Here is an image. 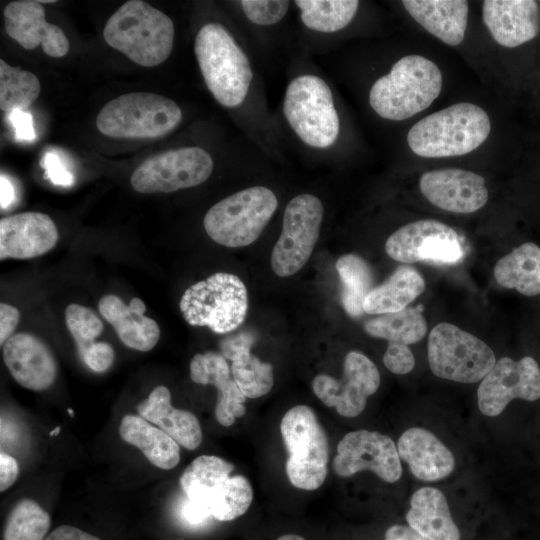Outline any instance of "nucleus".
Returning a JSON list of instances; mask_svg holds the SVG:
<instances>
[{
	"mask_svg": "<svg viewBox=\"0 0 540 540\" xmlns=\"http://www.w3.org/2000/svg\"><path fill=\"white\" fill-rule=\"evenodd\" d=\"M490 130V119L483 108L460 102L416 122L408 132L407 143L421 157L460 156L477 149Z\"/></svg>",
	"mask_w": 540,
	"mask_h": 540,
	"instance_id": "obj_1",
	"label": "nucleus"
},
{
	"mask_svg": "<svg viewBox=\"0 0 540 540\" xmlns=\"http://www.w3.org/2000/svg\"><path fill=\"white\" fill-rule=\"evenodd\" d=\"M441 89L439 67L426 57L411 54L395 62L387 75L374 82L369 103L380 117L401 121L428 108Z\"/></svg>",
	"mask_w": 540,
	"mask_h": 540,
	"instance_id": "obj_2",
	"label": "nucleus"
},
{
	"mask_svg": "<svg viewBox=\"0 0 540 540\" xmlns=\"http://www.w3.org/2000/svg\"><path fill=\"white\" fill-rule=\"evenodd\" d=\"M106 43L143 67H154L170 55L174 24L164 12L141 0L121 5L103 30Z\"/></svg>",
	"mask_w": 540,
	"mask_h": 540,
	"instance_id": "obj_3",
	"label": "nucleus"
},
{
	"mask_svg": "<svg viewBox=\"0 0 540 540\" xmlns=\"http://www.w3.org/2000/svg\"><path fill=\"white\" fill-rule=\"evenodd\" d=\"M194 50L206 86L217 102L228 108L240 105L253 73L233 36L222 25L207 23L196 35Z\"/></svg>",
	"mask_w": 540,
	"mask_h": 540,
	"instance_id": "obj_4",
	"label": "nucleus"
},
{
	"mask_svg": "<svg viewBox=\"0 0 540 540\" xmlns=\"http://www.w3.org/2000/svg\"><path fill=\"white\" fill-rule=\"evenodd\" d=\"M182 120L180 107L171 99L150 92H131L107 102L96 119L98 130L122 139L159 138Z\"/></svg>",
	"mask_w": 540,
	"mask_h": 540,
	"instance_id": "obj_5",
	"label": "nucleus"
},
{
	"mask_svg": "<svg viewBox=\"0 0 540 540\" xmlns=\"http://www.w3.org/2000/svg\"><path fill=\"white\" fill-rule=\"evenodd\" d=\"M277 206V197L269 188L254 186L243 189L207 211L204 229L220 245L244 247L258 239Z\"/></svg>",
	"mask_w": 540,
	"mask_h": 540,
	"instance_id": "obj_6",
	"label": "nucleus"
},
{
	"mask_svg": "<svg viewBox=\"0 0 540 540\" xmlns=\"http://www.w3.org/2000/svg\"><path fill=\"white\" fill-rule=\"evenodd\" d=\"M280 431L289 452L286 474L302 490H316L325 481L329 445L325 430L306 405L290 408L282 417Z\"/></svg>",
	"mask_w": 540,
	"mask_h": 540,
	"instance_id": "obj_7",
	"label": "nucleus"
},
{
	"mask_svg": "<svg viewBox=\"0 0 540 540\" xmlns=\"http://www.w3.org/2000/svg\"><path fill=\"white\" fill-rule=\"evenodd\" d=\"M179 306L188 324L206 326L218 334L228 333L246 317L247 289L238 276L219 272L190 286Z\"/></svg>",
	"mask_w": 540,
	"mask_h": 540,
	"instance_id": "obj_8",
	"label": "nucleus"
},
{
	"mask_svg": "<svg viewBox=\"0 0 540 540\" xmlns=\"http://www.w3.org/2000/svg\"><path fill=\"white\" fill-rule=\"evenodd\" d=\"M283 112L298 137L314 148L333 145L339 134V117L332 92L326 82L315 75H302L288 85Z\"/></svg>",
	"mask_w": 540,
	"mask_h": 540,
	"instance_id": "obj_9",
	"label": "nucleus"
},
{
	"mask_svg": "<svg viewBox=\"0 0 540 540\" xmlns=\"http://www.w3.org/2000/svg\"><path fill=\"white\" fill-rule=\"evenodd\" d=\"M427 350L433 374L459 383L482 380L496 363L484 341L451 323H439L431 330Z\"/></svg>",
	"mask_w": 540,
	"mask_h": 540,
	"instance_id": "obj_10",
	"label": "nucleus"
},
{
	"mask_svg": "<svg viewBox=\"0 0 540 540\" xmlns=\"http://www.w3.org/2000/svg\"><path fill=\"white\" fill-rule=\"evenodd\" d=\"M323 212L320 199L312 194H301L289 201L270 259L276 275H294L306 264L319 238Z\"/></svg>",
	"mask_w": 540,
	"mask_h": 540,
	"instance_id": "obj_11",
	"label": "nucleus"
},
{
	"mask_svg": "<svg viewBox=\"0 0 540 540\" xmlns=\"http://www.w3.org/2000/svg\"><path fill=\"white\" fill-rule=\"evenodd\" d=\"M213 171V160L200 147L171 149L142 162L131 176L139 193H169L197 186Z\"/></svg>",
	"mask_w": 540,
	"mask_h": 540,
	"instance_id": "obj_12",
	"label": "nucleus"
},
{
	"mask_svg": "<svg viewBox=\"0 0 540 540\" xmlns=\"http://www.w3.org/2000/svg\"><path fill=\"white\" fill-rule=\"evenodd\" d=\"M385 250L389 257L402 263L453 264L463 257L457 232L433 219L402 226L388 237Z\"/></svg>",
	"mask_w": 540,
	"mask_h": 540,
	"instance_id": "obj_13",
	"label": "nucleus"
},
{
	"mask_svg": "<svg viewBox=\"0 0 540 540\" xmlns=\"http://www.w3.org/2000/svg\"><path fill=\"white\" fill-rule=\"evenodd\" d=\"M379 385L380 374L375 364L362 353L350 351L344 360L342 378L319 374L313 379L312 389L327 407H334L339 415L351 418L363 412L367 398Z\"/></svg>",
	"mask_w": 540,
	"mask_h": 540,
	"instance_id": "obj_14",
	"label": "nucleus"
},
{
	"mask_svg": "<svg viewBox=\"0 0 540 540\" xmlns=\"http://www.w3.org/2000/svg\"><path fill=\"white\" fill-rule=\"evenodd\" d=\"M540 398V368L536 360L525 356L518 361L502 357L481 380L477 390L479 410L495 417L514 399L536 401Z\"/></svg>",
	"mask_w": 540,
	"mask_h": 540,
	"instance_id": "obj_15",
	"label": "nucleus"
},
{
	"mask_svg": "<svg viewBox=\"0 0 540 540\" xmlns=\"http://www.w3.org/2000/svg\"><path fill=\"white\" fill-rule=\"evenodd\" d=\"M333 468L340 477L370 470L387 483L397 482L402 475L394 441L387 435L370 430L351 431L339 441Z\"/></svg>",
	"mask_w": 540,
	"mask_h": 540,
	"instance_id": "obj_16",
	"label": "nucleus"
},
{
	"mask_svg": "<svg viewBox=\"0 0 540 540\" xmlns=\"http://www.w3.org/2000/svg\"><path fill=\"white\" fill-rule=\"evenodd\" d=\"M420 191L436 207L454 213H472L488 200L485 179L472 171L445 168L425 172Z\"/></svg>",
	"mask_w": 540,
	"mask_h": 540,
	"instance_id": "obj_17",
	"label": "nucleus"
},
{
	"mask_svg": "<svg viewBox=\"0 0 540 540\" xmlns=\"http://www.w3.org/2000/svg\"><path fill=\"white\" fill-rule=\"evenodd\" d=\"M7 34L27 50L41 45L44 52L55 58L66 55L69 41L63 30L45 19V10L39 1L18 0L4 8Z\"/></svg>",
	"mask_w": 540,
	"mask_h": 540,
	"instance_id": "obj_18",
	"label": "nucleus"
},
{
	"mask_svg": "<svg viewBox=\"0 0 540 540\" xmlns=\"http://www.w3.org/2000/svg\"><path fill=\"white\" fill-rule=\"evenodd\" d=\"M54 221L44 213L24 212L0 220V259H30L49 252L58 241Z\"/></svg>",
	"mask_w": 540,
	"mask_h": 540,
	"instance_id": "obj_19",
	"label": "nucleus"
},
{
	"mask_svg": "<svg viewBox=\"0 0 540 540\" xmlns=\"http://www.w3.org/2000/svg\"><path fill=\"white\" fill-rule=\"evenodd\" d=\"M3 359L10 374L22 387L42 391L57 376V363L48 346L29 333L12 335L3 345Z\"/></svg>",
	"mask_w": 540,
	"mask_h": 540,
	"instance_id": "obj_20",
	"label": "nucleus"
},
{
	"mask_svg": "<svg viewBox=\"0 0 540 540\" xmlns=\"http://www.w3.org/2000/svg\"><path fill=\"white\" fill-rule=\"evenodd\" d=\"M482 18L492 38L508 48L532 40L540 31V8L532 0H486Z\"/></svg>",
	"mask_w": 540,
	"mask_h": 540,
	"instance_id": "obj_21",
	"label": "nucleus"
},
{
	"mask_svg": "<svg viewBox=\"0 0 540 540\" xmlns=\"http://www.w3.org/2000/svg\"><path fill=\"white\" fill-rule=\"evenodd\" d=\"M190 378L197 384L217 388L215 417L222 426H231L236 418L245 414L247 397L231 378L229 365L222 354L210 351L196 354L190 362Z\"/></svg>",
	"mask_w": 540,
	"mask_h": 540,
	"instance_id": "obj_22",
	"label": "nucleus"
},
{
	"mask_svg": "<svg viewBox=\"0 0 540 540\" xmlns=\"http://www.w3.org/2000/svg\"><path fill=\"white\" fill-rule=\"evenodd\" d=\"M397 450L411 473L422 481H437L449 476L455 467L452 452L432 432L413 427L399 438Z\"/></svg>",
	"mask_w": 540,
	"mask_h": 540,
	"instance_id": "obj_23",
	"label": "nucleus"
},
{
	"mask_svg": "<svg viewBox=\"0 0 540 540\" xmlns=\"http://www.w3.org/2000/svg\"><path fill=\"white\" fill-rule=\"evenodd\" d=\"M98 309L125 346L147 352L158 343L160 328L144 315L146 306L141 299L134 297L126 305L118 296L107 294L99 300Z\"/></svg>",
	"mask_w": 540,
	"mask_h": 540,
	"instance_id": "obj_24",
	"label": "nucleus"
},
{
	"mask_svg": "<svg viewBox=\"0 0 540 540\" xmlns=\"http://www.w3.org/2000/svg\"><path fill=\"white\" fill-rule=\"evenodd\" d=\"M139 415L170 435L180 446L196 449L202 442V429L196 416L171 405L166 386L155 387L148 398L138 405Z\"/></svg>",
	"mask_w": 540,
	"mask_h": 540,
	"instance_id": "obj_25",
	"label": "nucleus"
},
{
	"mask_svg": "<svg viewBox=\"0 0 540 540\" xmlns=\"http://www.w3.org/2000/svg\"><path fill=\"white\" fill-rule=\"evenodd\" d=\"M410 16L442 42L455 46L465 36L469 4L464 0H404Z\"/></svg>",
	"mask_w": 540,
	"mask_h": 540,
	"instance_id": "obj_26",
	"label": "nucleus"
},
{
	"mask_svg": "<svg viewBox=\"0 0 540 540\" xmlns=\"http://www.w3.org/2000/svg\"><path fill=\"white\" fill-rule=\"evenodd\" d=\"M408 525L429 540H460L445 495L437 488L422 487L413 493L406 513Z\"/></svg>",
	"mask_w": 540,
	"mask_h": 540,
	"instance_id": "obj_27",
	"label": "nucleus"
},
{
	"mask_svg": "<svg viewBox=\"0 0 540 540\" xmlns=\"http://www.w3.org/2000/svg\"><path fill=\"white\" fill-rule=\"evenodd\" d=\"M250 334H240L228 338L221 344L222 355L232 361L231 373L236 384L247 398L266 395L274 384L273 368L251 354Z\"/></svg>",
	"mask_w": 540,
	"mask_h": 540,
	"instance_id": "obj_28",
	"label": "nucleus"
},
{
	"mask_svg": "<svg viewBox=\"0 0 540 540\" xmlns=\"http://www.w3.org/2000/svg\"><path fill=\"white\" fill-rule=\"evenodd\" d=\"M119 433L125 442L141 450L149 462L160 469H172L180 461V445L141 416L125 415Z\"/></svg>",
	"mask_w": 540,
	"mask_h": 540,
	"instance_id": "obj_29",
	"label": "nucleus"
},
{
	"mask_svg": "<svg viewBox=\"0 0 540 540\" xmlns=\"http://www.w3.org/2000/svg\"><path fill=\"white\" fill-rule=\"evenodd\" d=\"M425 289L422 275L412 267L400 266L366 296L363 309L368 314L393 313L407 308Z\"/></svg>",
	"mask_w": 540,
	"mask_h": 540,
	"instance_id": "obj_30",
	"label": "nucleus"
},
{
	"mask_svg": "<svg viewBox=\"0 0 540 540\" xmlns=\"http://www.w3.org/2000/svg\"><path fill=\"white\" fill-rule=\"evenodd\" d=\"M495 280L526 296L540 294V248L531 242L514 248L494 267Z\"/></svg>",
	"mask_w": 540,
	"mask_h": 540,
	"instance_id": "obj_31",
	"label": "nucleus"
},
{
	"mask_svg": "<svg viewBox=\"0 0 540 540\" xmlns=\"http://www.w3.org/2000/svg\"><path fill=\"white\" fill-rule=\"evenodd\" d=\"M233 469L234 466L230 462L218 456L201 455L184 470L179 483L189 502L198 504L208 511L206 500L211 491L222 480L231 476Z\"/></svg>",
	"mask_w": 540,
	"mask_h": 540,
	"instance_id": "obj_32",
	"label": "nucleus"
},
{
	"mask_svg": "<svg viewBox=\"0 0 540 540\" xmlns=\"http://www.w3.org/2000/svg\"><path fill=\"white\" fill-rule=\"evenodd\" d=\"M423 306L382 314L364 324L365 332L376 338L406 345L420 341L427 332V322L422 314Z\"/></svg>",
	"mask_w": 540,
	"mask_h": 540,
	"instance_id": "obj_33",
	"label": "nucleus"
},
{
	"mask_svg": "<svg viewBox=\"0 0 540 540\" xmlns=\"http://www.w3.org/2000/svg\"><path fill=\"white\" fill-rule=\"evenodd\" d=\"M342 282L341 299L346 312L352 317L364 313L363 303L373 289V273L368 263L356 254H345L336 262Z\"/></svg>",
	"mask_w": 540,
	"mask_h": 540,
	"instance_id": "obj_34",
	"label": "nucleus"
},
{
	"mask_svg": "<svg viewBox=\"0 0 540 540\" xmlns=\"http://www.w3.org/2000/svg\"><path fill=\"white\" fill-rule=\"evenodd\" d=\"M253 500L248 479L242 475L229 476L211 491L206 507L218 521H232L247 512Z\"/></svg>",
	"mask_w": 540,
	"mask_h": 540,
	"instance_id": "obj_35",
	"label": "nucleus"
},
{
	"mask_svg": "<svg viewBox=\"0 0 540 540\" xmlns=\"http://www.w3.org/2000/svg\"><path fill=\"white\" fill-rule=\"evenodd\" d=\"M301 20L309 29L336 32L354 18L359 2L356 0H297Z\"/></svg>",
	"mask_w": 540,
	"mask_h": 540,
	"instance_id": "obj_36",
	"label": "nucleus"
},
{
	"mask_svg": "<svg viewBox=\"0 0 540 540\" xmlns=\"http://www.w3.org/2000/svg\"><path fill=\"white\" fill-rule=\"evenodd\" d=\"M39 79L30 71L13 67L0 60V108L7 114L26 110L39 96Z\"/></svg>",
	"mask_w": 540,
	"mask_h": 540,
	"instance_id": "obj_37",
	"label": "nucleus"
},
{
	"mask_svg": "<svg viewBox=\"0 0 540 540\" xmlns=\"http://www.w3.org/2000/svg\"><path fill=\"white\" fill-rule=\"evenodd\" d=\"M49 514L34 500L22 499L10 511L4 540H44L50 528Z\"/></svg>",
	"mask_w": 540,
	"mask_h": 540,
	"instance_id": "obj_38",
	"label": "nucleus"
},
{
	"mask_svg": "<svg viewBox=\"0 0 540 540\" xmlns=\"http://www.w3.org/2000/svg\"><path fill=\"white\" fill-rule=\"evenodd\" d=\"M65 321L81 355L96 343L95 338L103 331V323L89 308L70 304L65 310Z\"/></svg>",
	"mask_w": 540,
	"mask_h": 540,
	"instance_id": "obj_39",
	"label": "nucleus"
},
{
	"mask_svg": "<svg viewBox=\"0 0 540 540\" xmlns=\"http://www.w3.org/2000/svg\"><path fill=\"white\" fill-rule=\"evenodd\" d=\"M239 3L246 17L257 25L279 22L289 8V1L285 0H242Z\"/></svg>",
	"mask_w": 540,
	"mask_h": 540,
	"instance_id": "obj_40",
	"label": "nucleus"
},
{
	"mask_svg": "<svg viewBox=\"0 0 540 540\" xmlns=\"http://www.w3.org/2000/svg\"><path fill=\"white\" fill-rule=\"evenodd\" d=\"M383 363L392 373L404 375L414 368L415 358L408 345L389 342Z\"/></svg>",
	"mask_w": 540,
	"mask_h": 540,
	"instance_id": "obj_41",
	"label": "nucleus"
},
{
	"mask_svg": "<svg viewBox=\"0 0 540 540\" xmlns=\"http://www.w3.org/2000/svg\"><path fill=\"white\" fill-rule=\"evenodd\" d=\"M41 166L45 170V176L54 185L69 187L74 183L72 172L57 153L46 152L42 157Z\"/></svg>",
	"mask_w": 540,
	"mask_h": 540,
	"instance_id": "obj_42",
	"label": "nucleus"
},
{
	"mask_svg": "<svg viewBox=\"0 0 540 540\" xmlns=\"http://www.w3.org/2000/svg\"><path fill=\"white\" fill-rule=\"evenodd\" d=\"M87 367L95 372L106 371L114 361L113 347L106 342H96L79 355Z\"/></svg>",
	"mask_w": 540,
	"mask_h": 540,
	"instance_id": "obj_43",
	"label": "nucleus"
},
{
	"mask_svg": "<svg viewBox=\"0 0 540 540\" xmlns=\"http://www.w3.org/2000/svg\"><path fill=\"white\" fill-rule=\"evenodd\" d=\"M7 120L13 128L14 138L18 142H33L37 135L31 113L15 109L7 114Z\"/></svg>",
	"mask_w": 540,
	"mask_h": 540,
	"instance_id": "obj_44",
	"label": "nucleus"
},
{
	"mask_svg": "<svg viewBox=\"0 0 540 540\" xmlns=\"http://www.w3.org/2000/svg\"><path fill=\"white\" fill-rule=\"evenodd\" d=\"M20 320L19 310L7 303L0 304V344L1 346L12 336Z\"/></svg>",
	"mask_w": 540,
	"mask_h": 540,
	"instance_id": "obj_45",
	"label": "nucleus"
},
{
	"mask_svg": "<svg viewBox=\"0 0 540 540\" xmlns=\"http://www.w3.org/2000/svg\"><path fill=\"white\" fill-rule=\"evenodd\" d=\"M19 467L16 459L6 452L0 453V490H7L17 479Z\"/></svg>",
	"mask_w": 540,
	"mask_h": 540,
	"instance_id": "obj_46",
	"label": "nucleus"
},
{
	"mask_svg": "<svg viewBox=\"0 0 540 540\" xmlns=\"http://www.w3.org/2000/svg\"><path fill=\"white\" fill-rule=\"evenodd\" d=\"M44 540H102L99 537L71 525L55 528Z\"/></svg>",
	"mask_w": 540,
	"mask_h": 540,
	"instance_id": "obj_47",
	"label": "nucleus"
},
{
	"mask_svg": "<svg viewBox=\"0 0 540 540\" xmlns=\"http://www.w3.org/2000/svg\"><path fill=\"white\" fill-rule=\"evenodd\" d=\"M385 540H429L410 526L393 525L385 532Z\"/></svg>",
	"mask_w": 540,
	"mask_h": 540,
	"instance_id": "obj_48",
	"label": "nucleus"
},
{
	"mask_svg": "<svg viewBox=\"0 0 540 540\" xmlns=\"http://www.w3.org/2000/svg\"><path fill=\"white\" fill-rule=\"evenodd\" d=\"M15 189L10 179L3 173L0 176V205L1 209H8L15 200Z\"/></svg>",
	"mask_w": 540,
	"mask_h": 540,
	"instance_id": "obj_49",
	"label": "nucleus"
},
{
	"mask_svg": "<svg viewBox=\"0 0 540 540\" xmlns=\"http://www.w3.org/2000/svg\"><path fill=\"white\" fill-rule=\"evenodd\" d=\"M276 540H306V539L297 534H285L278 537Z\"/></svg>",
	"mask_w": 540,
	"mask_h": 540,
	"instance_id": "obj_50",
	"label": "nucleus"
},
{
	"mask_svg": "<svg viewBox=\"0 0 540 540\" xmlns=\"http://www.w3.org/2000/svg\"><path fill=\"white\" fill-rule=\"evenodd\" d=\"M59 431H60V426H57L54 430H52V431L50 432V436H55V435H57V434L59 433Z\"/></svg>",
	"mask_w": 540,
	"mask_h": 540,
	"instance_id": "obj_51",
	"label": "nucleus"
},
{
	"mask_svg": "<svg viewBox=\"0 0 540 540\" xmlns=\"http://www.w3.org/2000/svg\"><path fill=\"white\" fill-rule=\"evenodd\" d=\"M68 412H69L70 416L73 417L74 413H73L72 409H68Z\"/></svg>",
	"mask_w": 540,
	"mask_h": 540,
	"instance_id": "obj_52",
	"label": "nucleus"
}]
</instances>
